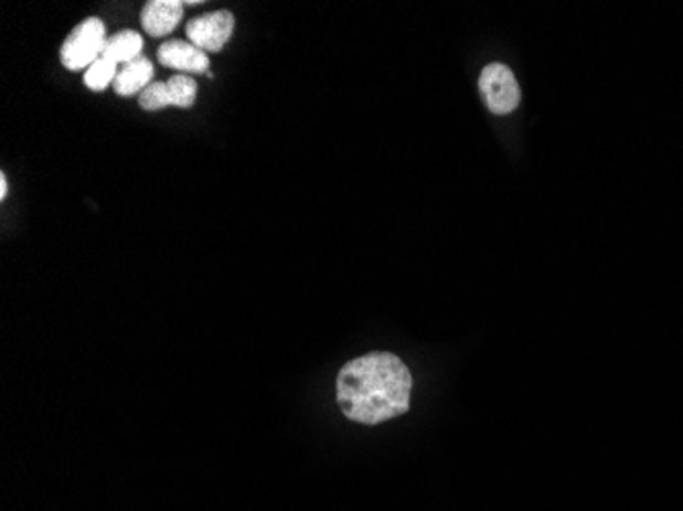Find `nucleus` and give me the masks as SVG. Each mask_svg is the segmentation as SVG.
Returning <instances> with one entry per match:
<instances>
[{"mask_svg": "<svg viewBox=\"0 0 683 511\" xmlns=\"http://www.w3.org/2000/svg\"><path fill=\"white\" fill-rule=\"evenodd\" d=\"M140 107L143 111H160L172 107L167 83H152L140 93Z\"/></svg>", "mask_w": 683, "mask_h": 511, "instance_id": "obj_11", "label": "nucleus"}, {"mask_svg": "<svg viewBox=\"0 0 683 511\" xmlns=\"http://www.w3.org/2000/svg\"><path fill=\"white\" fill-rule=\"evenodd\" d=\"M117 74H119L117 64H113L111 60L100 56L90 68L84 72V84H86L90 91L100 93V91H105L109 84L115 83Z\"/></svg>", "mask_w": 683, "mask_h": 511, "instance_id": "obj_10", "label": "nucleus"}, {"mask_svg": "<svg viewBox=\"0 0 683 511\" xmlns=\"http://www.w3.org/2000/svg\"><path fill=\"white\" fill-rule=\"evenodd\" d=\"M141 50H143V40H141L140 33L136 31H119L115 33L113 38L105 43V52L103 57L111 60L113 64H131L134 60L141 57Z\"/></svg>", "mask_w": 683, "mask_h": 511, "instance_id": "obj_8", "label": "nucleus"}, {"mask_svg": "<svg viewBox=\"0 0 683 511\" xmlns=\"http://www.w3.org/2000/svg\"><path fill=\"white\" fill-rule=\"evenodd\" d=\"M335 395L350 422L377 426L409 412L412 373L399 356L371 352L340 369Z\"/></svg>", "mask_w": 683, "mask_h": 511, "instance_id": "obj_1", "label": "nucleus"}, {"mask_svg": "<svg viewBox=\"0 0 683 511\" xmlns=\"http://www.w3.org/2000/svg\"><path fill=\"white\" fill-rule=\"evenodd\" d=\"M236 29V19L230 11H213V13L201 14L186 25V38L189 42L199 47L205 54L222 52L227 42L232 40Z\"/></svg>", "mask_w": 683, "mask_h": 511, "instance_id": "obj_4", "label": "nucleus"}, {"mask_svg": "<svg viewBox=\"0 0 683 511\" xmlns=\"http://www.w3.org/2000/svg\"><path fill=\"white\" fill-rule=\"evenodd\" d=\"M182 7L179 0H150L141 9V28L150 38H167L182 21Z\"/></svg>", "mask_w": 683, "mask_h": 511, "instance_id": "obj_6", "label": "nucleus"}, {"mask_svg": "<svg viewBox=\"0 0 683 511\" xmlns=\"http://www.w3.org/2000/svg\"><path fill=\"white\" fill-rule=\"evenodd\" d=\"M105 43H107L105 23L100 19L90 17V19H86L72 29L66 42L62 43L60 62H62L64 68H68L71 72L88 70L97 62L98 57L103 56Z\"/></svg>", "mask_w": 683, "mask_h": 511, "instance_id": "obj_2", "label": "nucleus"}, {"mask_svg": "<svg viewBox=\"0 0 683 511\" xmlns=\"http://www.w3.org/2000/svg\"><path fill=\"white\" fill-rule=\"evenodd\" d=\"M479 91L493 115L516 111L520 105V86L514 72L500 62L489 64L479 76Z\"/></svg>", "mask_w": 683, "mask_h": 511, "instance_id": "obj_3", "label": "nucleus"}, {"mask_svg": "<svg viewBox=\"0 0 683 511\" xmlns=\"http://www.w3.org/2000/svg\"><path fill=\"white\" fill-rule=\"evenodd\" d=\"M158 60L162 66L177 72H193V74H210V56L201 52L191 42L168 40L158 50Z\"/></svg>", "mask_w": 683, "mask_h": 511, "instance_id": "obj_5", "label": "nucleus"}, {"mask_svg": "<svg viewBox=\"0 0 683 511\" xmlns=\"http://www.w3.org/2000/svg\"><path fill=\"white\" fill-rule=\"evenodd\" d=\"M168 95H170V103L172 107H181V109H189L195 105L196 86L193 76L189 74H174L167 83Z\"/></svg>", "mask_w": 683, "mask_h": 511, "instance_id": "obj_9", "label": "nucleus"}, {"mask_svg": "<svg viewBox=\"0 0 683 511\" xmlns=\"http://www.w3.org/2000/svg\"><path fill=\"white\" fill-rule=\"evenodd\" d=\"M7 194H9V182H7V177H4V172H2V174H0V199L4 201Z\"/></svg>", "mask_w": 683, "mask_h": 511, "instance_id": "obj_12", "label": "nucleus"}, {"mask_svg": "<svg viewBox=\"0 0 683 511\" xmlns=\"http://www.w3.org/2000/svg\"><path fill=\"white\" fill-rule=\"evenodd\" d=\"M153 66L152 62L148 57H138L134 60L131 64L124 66V70H119L117 78H115V93L119 97H131V95H138L146 86L152 84Z\"/></svg>", "mask_w": 683, "mask_h": 511, "instance_id": "obj_7", "label": "nucleus"}]
</instances>
